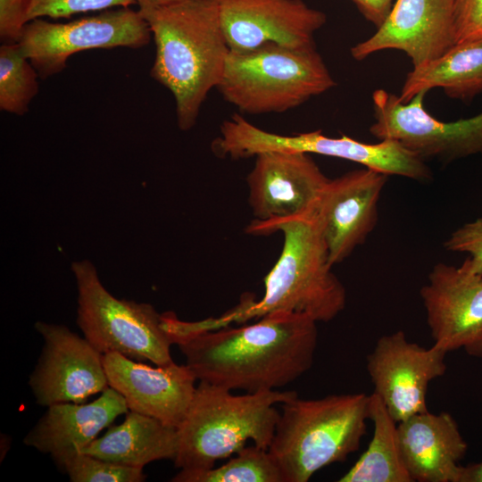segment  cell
<instances>
[{"label":"cell","instance_id":"6da1fadb","mask_svg":"<svg viewBox=\"0 0 482 482\" xmlns=\"http://www.w3.org/2000/svg\"><path fill=\"white\" fill-rule=\"evenodd\" d=\"M317 344L313 319L280 314L204 331L178 346L198 381L255 393L285 386L308 371Z\"/></svg>","mask_w":482,"mask_h":482},{"label":"cell","instance_id":"7a4b0ae2","mask_svg":"<svg viewBox=\"0 0 482 482\" xmlns=\"http://www.w3.org/2000/svg\"><path fill=\"white\" fill-rule=\"evenodd\" d=\"M246 232H281L284 237L279 258L264 278V294L258 301L244 299L219 318L200 320L203 331L280 314H303L317 323L328 322L344 310L345 288L331 270L316 207L286 219L253 220Z\"/></svg>","mask_w":482,"mask_h":482},{"label":"cell","instance_id":"3957f363","mask_svg":"<svg viewBox=\"0 0 482 482\" xmlns=\"http://www.w3.org/2000/svg\"><path fill=\"white\" fill-rule=\"evenodd\" d=\"M155 44L151 76L170 91L178 126L194 127L229 54L219 0H179L143 15Z\"/></svg>","mask_w":482,"mask_h":482},{"label":"cell","instance_id":"277c9868","mask_svg":"<svg viewBox=\"0 0 482 482\" xmlns=\"http://www.w3.org/2000/svg\"><path fill=\"white\" fill-rule=\"evenodd\" d=\"M231 390L199 381L187 411L177 429L176 468L202 471L215 467L248 441L268 449L281 404L295 391L265 390L235 395Z\"/></svg>","mask_w":482,"mask_h":482},{"label":"cell","instance_id":"5b68a950","mask_svg":"<svg viewBox=\"0 0 482 482\" xmlns=\"http://www.w3.org/2000/svg\"><path fill=\"white\" fill-rule=\"evenodd\" d=\"M370 395L297 396L281 403L268 448L284 482H307L320 470L358 451L367 432Z\"/></svg>","mask_w":482,"mask_h":482},{"label":"cell","instance_id":"8992f818","mask_svg":"<svg viewBox=\"0 0 482 482\" xmlns=\"http://www.w3.org/2000/svg\"><path fill=\"white\" fill-rule=\"evenodd\" d=\"M335 85L315 46L269 45L230 51L217 89L239 112L264 114L294 109Z\"/></svg>","mask_w":482,"mask_h":482},{"label":"cell","instance_id":"52a82bcc","mask_svg":"<svg viewBox=\"0 0 482 482\" xmlns=\"http://www.w3.org/2000/svg\"><path fill=\"white\" fill-rule=\"evenodd\" d=\"M71 271L78 289L77 324L95 348L157 366L173 362L162 313L153 305L112 295L89 260L73 262Z\"/></svg>","mask_w":482,"mask_h":482},{"label":"cell","instance_id":"ba28073f","mask_svg":"<svg viewBox=\"0 0 482 482\" xmlns=\"http://www.w3.org/2000/svg\"><path fill=\"white\" fill-rule=\"evenodd\" d=\"M213 148L217 154L234 159L255 156L266 151L316 154L356 162L387 176H402L418 181L431 179L425 161L398 141L383 139L368 144L347 136L327 137L320 130L278 135L254 126L238 114L223 121Z\"/></svg>","mask_w":482,"mask_h":482},{"label":"cell","instance_id":"9c48e42d","mask_svg":"<svg viewBox=\"0 0 482 482\" xmlns=\"http://www.w3.org/2000/svg\"><path fill=\"white\" fill-rule=\"evenodd\" d=\"M151 37L149 24L138 10L119 7L65 23L32 20L18 44L39 78L46 79L64 70L68 59L79 52L140 48Z\"/></svg>","mask_w":482,"mask_h":482},{"label":"cell","instance_id":"30bf717a","mask_svg":"<svg viewBox=\"0 0 482 482\" xmlns=\"http://www.w3.org/2000/svg\"><path fill=\"white\" fill-rule=\"evenodd\" d=\"M426 94L420 92L403 103L385 89L375 90L370 134L378 140L398 141L424 161L451 162L482 154V112L456 121H440L426 111Z\"/></svg>","mask_w":482,"mask_h":482},{"label":"cell","instance_id":"8fae6325","mask_svg":"<svg viewBox=\"0 0 482 482\" xmlns=\"http://www.w3.org/2000/svg\"><path fill=\"white\" fill-rule=\"evenodd\" d=\"M44 345L29 385L37 404L84 403L109 383L103 353L62 324L37 321Z\"/></svg>","mask_w":482,"mask_h":482},{"label":"cell","instance_id":"7c38bea8","mask_svg":"<svg viewBox=\"0 0 482 482\" xmlns=\"http://www.w3.org/2000/svg\"><path fill=\"white\" fill-rule=\"evenodd\" d=\"M446 353L435 345L425 348L409 341L402 330L378 339L367 355V371L374 393L396 423L428 411V385L445 373Z\"/></svg>","mask_w":482,"mask_h":482},{"label":"cell","instance_id":"4fadbf2b","mask_svg":"<svg viewBox=\"0 0 482 482\" xmlns=\"http://www.w3.org/2000/svg\"><path fill=\"white\" fill-rule=\"evenodd\" d=\"M420 295L433 345L482 358V274L466 260L458 267L438 262Z\"/></svg>","mask_w":482,"mask_h":482},{"label":"cell","instance_id":"5bb4252c","mask_svg":"<svg viewBox=\"0 0 482 482\" xmlns=\"http://www.w3.org/2000/svg\"><path fill=\"white\" fill-rule=\"evenodd\" d=\"M222 29L231 52L269 45L315 46L327 17L303 0H219Z\"/></svg>","mask_w":482,"mask_h":482},{"label":"cell","instance_id":"9a60e30c","mask_svg":"<svg viewBox=\"0 0 482 482\" xmlns=\"http://www.w3.org/2000/svg\"><path fill=\"white\" fill-rule=\"evenodd\" d=\"M457 0H395L387 17L369 38L351 48L362 61L387 49L406 54L413 67L431 61L455 45Z\"/></svg>","mask_w":482,"mask_h":482},{"label":"cell","instance_id":"2e32d148","mask_svg":"<svg viewBox=\"0 0 482 482\" xmlns=\"http://www.w3.org/2000/svg\"><path fill=\"white\" fill-rule=\"evenodd\" d=\"M328 180L308 154L262 152L246 178L248 202L257 220L293 217L316 207Z\"/></svg>","mask_w":482,"mask_h":482},{"label":"cell","instance_id":"e0dca14e","mask_svg":"<svg viewBox=\"0 0 482 482\" xmlns=\"http://www.w3.org/2000/svg\"><path fill=\"white\" fill-rule=\"evenodd\" d=\"M387 178L364 167L328 180L316 212L332 265L346 259L375 228Z\"/></svg>","mask_w":482,"mask_h":482},{"label":"cell","instance_id":"ac0fdd59","mask_svg":"<svg viewBox=\"0 0 482 482\" xmlns=\"http://www.w3.org/2000/svg\"><path fill=\"white\" fill-rule=\"evenodd\" d=\"M103 362L109 386L124 397L129 411L179 427L196 387L187 364L151 367L118 353H104Z\"/></svg>","mask_w":482,"mask_h":482},{"label":"cell","instance_id":"d6986e66","mask_svg":"<svg viewBox=\"0 0 482 482\" xmlns=\"http://www.w3.org/2000/svg\"><path fill=\"white\" fill-rule=\"evenodd\" d=\"M129 411L124 397L109 386L88 403H59L47 406L23 443L49 454L62 471L69 458L79 453L104 428Z\"/></svg>","mask_w":482,"mask_h":482},{"label":"cell","instance_id":"ffe728a7","mask_svg":"<svg viewBox=\"0 0 482 482\" xmlns=\"http://www.w3.org/2000/svg\"><path fill=\"white\" fill-rule=\"evenodd\" d=\"M404 465L418 482H456L468 444L449 412L416 413L397 423Z\"/></svg>","mask_w":482,"mask_h":482},{"label":"cell","instance_id":"44dd1931","mask_svg":"<svg viewBox=\"0 0 482 482\" xmlns=\"http://www.w3.org/2000/svg\"><path fill=\"white\" fill-rule=\"evenodd\" d=\"M79 453L120 465L144 468L154 461H173L177 429L154 418L129 411L120 424L108 427L104 436Z\"/></svg>","mask_w":482,"mask_h":482},{"label":"cell","instance_id":"7402d4cb","mask_svg":"<svg viewBox=\"0 0 482 482\" xmlns=\"http://www.w3.org/2000/svg\"><path fill=\"white\" fill-rule=\"evenodd\" d=\"M442 88L451 98L470 100L482 92V41L455 44L407 73L398 96L409 102L420 92Z\"/></svg>","mask_w":482,"mask_h":482},{"label":"cell","instance_id":"603a6c76","mask_svg":"<svg viewBox=\"0 0 482 482\" xmlns=\"http://www.w3.org/2000/svg\"><path fill=\"white\" fill-rule=\"evenodd\" d=\"M373 436L366 451L339 482H412L400 450L397 423L379 396L370 395Z\"/></svg>","mask_w":482,"mask_h":482},{"label":"cell","instance_id":"cb8c5ba5","mask_svg":"<svg viewBox=\"0 0 482 482\" xmlns=\"http://www.w3.org/2000/svg\"><path fill=\"white\" fill-rule=\"evenodd\" d=\"M173 482H284L281 471L268 449L245 446L220 467L207 470H181Z\"/></svg>","mask_w":482,"mask_h":482},{"label":"cell","instance_id":"d4e9b609","mask_svg":"<svg viewBox=\"0 0 482 482\" xmlns=\"http://www.w3.org/2000/svg\"><path fill=\"white\" fill-rule=\"evenodd\" d=\"M38 73L23 54L20 45L0 46V108L23 115L39 90Z\"/></svg>","mask_w":482,"mask_h":482},{"label":"cell","instance_id":"484cf974","mask_svg":"<svg viewBox=\"0 0 482 482\" xmlns=\"http://www.w3.org/2000/svg\"><path fill=\"white\" fill-rule=\"evenodd\" d=\"M62 471L71 482H143L146 479L141 467L120 465L80 453L69 458Z\"/></svg>","mask_w":482,"mask_h":482},{"label":"cell","instance_id":"4316f807","mask_svg":"<svg viewBox=\"0 0 482 482\" xmlns=\"http://www.w3.org/2000/svg\"><path fill=\"white\" fill-rule=\"evenodd\" d=\"M136 0H30L28 21L49 17L67 18L74 14L129 7Z\"/></svg>","mask_w":482,"mask_h":482},{"label":"cell","instance_id":"83f0119b","mask_svg":"<svg viewBox=\"0 0 482 482\" xmlns=\"http://www.w3.org/2000/svg\"><path fill=\"white\" fill-rule=\"evenodd\" d=\"M446 250L465 253L470 268L482 274V217L467 222L455 229L445 241Z\"/></svg>","mask_w":482,"mask_h":482},{"label":"cell","instance_id":"f1b7e54d","mask_svg":"<svg viewBox=\"0 0 482 482\" xmlns=\"http://www.w3.org/2000/svg\"><path fill=\"white\" fill-rule=\"evenodd\" d=\"M455 44L482 41V0H457Z\"/></svg>","mask_w":482,"mask_h":482},{"label":"cell","instance_id":"f546056e","mask_svg":"<svg viewBox=\"0 0 482 482\" xmlns=\"http://www.w3.org/2000/svg\"><path fill=\"white\" fill-rule=\"evenodd\" d=\"M30 0H0V38L3 44L20 41L28 21Z\"/></svg>","mask_w":482,"mask_h":482},{"label":"cell","instance_id":"4dcf8cb0","mask_svg":"<svg viewBox=\"0 0 482 482\" xmlns=\"http://www.w3.org/2000/svg\"><path fill=\"white\" fill-rule=\"evenodd\" d=\"M366 20L379 27L387 17L394 0H351Z\"/></svg>","mask_w":482,"mask_h":482},{"label":"cell","instance_id":"1f68e13d","mask_svg":"<svg viewBox=\"0 0 482 482\" xmlns=\"http://www.w3.org/2000/svg\"><path fill=\"white\" fill-rule=\"evenodd\" d=\"M456 482H482V461L468 465H461Z\"/></svg>","mask_w":482,"mask_h":482},{"label":"cell","instance_id":"d6a6232c","mask_svg":"<svg viewBox=\"0 0 482 482\" xmlns=\"http://www.w3.org/2000/svg\"><path fill=\"white\" fill-rule=\"evenodd\" d=\"M138 5V11L142 15H145L154 9L177 2L179 0H136Z\"/></svg>","mask_w":482,"mask_h":482}]
</instances>
